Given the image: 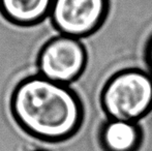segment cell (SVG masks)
Listing matches in <instances>:
<instances>
[{
    "label": "cell",
    "mask_w": 152,
    "mask_h": 151,
    "mask_svg": "<svg viewBox=\"0 0 152 151\" xmlns=\"http://www.w3.org/2000/svg\"><path fill=\"white\" fill-rule=\"evenodd\" d=\"M10 108L18 125L29 136L45 142H61L78 133L84 120L83 103L69 85L38 74L18 83Z\"/></svg>",
    "instance_id": "1"
},
{
    "label": "cell",
    "mask_w": 152,
    "mask_h": 151,
    "mask_svg": "<svg viewBox=\"0 0 152 151\" xmlns=\"http://www.w3.org/2000/svg\"><path fill=\"white\" fill-rule=\"evenodd\" d=\"M99 104L107 118L140 122L152 111V75L139 67L116 71L102 86Z\"/></svg>",
    "instance_id": "2"
},
{
    "label": "cell",
    "mask_w": 152,
    "mask_h": 151,
    "mask_svg": "<svg viewBox=\"0 0 152 151\" xmlns=\"http://www.w3.org/2000/svg\"><path fill=\"white\" fill-rule=\"evenodd\" d=\"M88 56L82 39L58 34L40 48L36 59L37 74L48 80L69 85L86 69Z\"/></svg>",
    "instance_id": "3"
},
{
    "label": "cell",
    "mask_w": 152,
    "mask_h": 151,
    "mask_svg": "<svg viewBox=\"0 0 152 151\" xmlns=\"http://www.w3.org/2000/svg\"><path fill=\"white\" fill-rule=\"evenodd\" d=\"M110 10V0H53L49 19L59 34L87 37L98 30Z\"/></svg>",
    "instance_id": "4"
},
{
    "label": "cell",
    "mask_w": 152,
    "mask_h": 151,
    "mask_svg": "<svg viewBox=\"0 0 152 151\" xmlns=\"http://www.w3.org/2000/svg\"><path fill=\"white\" fill-rule=\"evenodd\" d=\"M144 141L140 122L109 119L98 131V143L102 151H139Z\"/></svg>",
    "instance_id": "5"
},
{
    "label": "cell",
    "mask_w": 152,
    "mask_h": 151,
    "mask_svg": "<svg viewBox=\"0 0 152 151\" xmlns=\"http://www.w3.org/2000/svg\"><path fill=\"white\" fill-rule=\"evenodd\" d=\"M53 0H0V12L12 24L31 26L49 17Z\"/></svg>",
    "instance_id": "6"
},
{
    "label": "cell",
    "mask_w": 152,
    "mask_h": 151,
    "mask_svg": "<svg viewBox=\"0 0 152 151\" xmlns=\"http://www.w3.org/2000/svg\"><path fill=\"white\" fill-rule=\"evenodd\" d=\"M144 59H145V63H146V66H147V71L152 75V34L149 36L146 44H145Z\"/></svg>",
    "instance_id": "7"
},
{
    "label": "cell",
    "mask_w": 152,
    "mask_h": 151,
    "mask_svg": "<svg viewBox=\"0 0 152 151\" xmlns=\"http://www.w3.org/2000/svg\"><path fill=\"white\" fill-rule=\"evenodd\" d=\"M35 151H48V150H42V149H40V150H35Z\"/></svg>",
    "instance_id": "8"
}]
</instances>
